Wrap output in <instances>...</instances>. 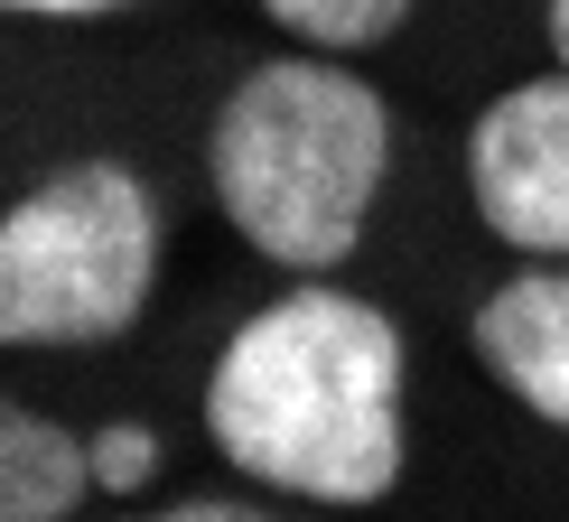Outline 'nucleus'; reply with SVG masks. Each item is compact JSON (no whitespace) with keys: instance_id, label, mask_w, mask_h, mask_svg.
Instances as JSON below:
<instances>
[{"instance_id":"6e6552de","label":"nucleus","mask_w":569,"mask_h":522,"mask_svg":"<svg viewBox=\"0 0 569 522\" xmlns=\"http://www.w3.org/2000/svg\"><path fill=\"white\" fill-rule=\"evenodd\" d=\"M150 466H159V439L140 430V420H122V430H103V439H93V476H103V494L150 485Z\"/></svg>"},{"instance_id":"7ed1b4c3","label":"nucleus","mask_w":569,"mask_h":522,"mask_svg":"<svg viewBox=\"0 0 569 522\" xmlns=\"http://www.w3.org/2000/svg\"><path fill=\"white\" fill-rule=\"evenodd\" d=\"M159 299V187L131 159H66L0 215V337L112 345Z\"/></svg>"},{"instance_id":"20e7f679","label":"nucleus","mask_w":569,"mask_h":522,"mask_svg":"<svg viewBox=\"0 0 569 522\" xmlns=\"http://www.w3.org/2000/svg\"><path fill=\"white\" fill-rule=\"evenodd\" d=\"M467 205L505 252L569 261V66L505 84L467 122Z\"/></svg>"},{"instance_id":"423d86ee","label":"nucleus","mask_w":569,"mask_h":522,"mask_svg":"<svg viewBox=\"0 0 569 522\" xmlns=\"http://www.w3.org/2000/svg\"><path fill=\"white\" fill-rule=\"evenodd\" d=\"M84 494H103L93 476V439H76L66 420L10 401L0 411V522H76Z\"/></svg>"},{"instance_id":"0eeeda50","label":"nucleus","mask_w":569,"mask_h":522,"mask_svg":"<svg viewBox=\"0 0 569 522\" xmlns=\"http://www.w3.org/2000/svg\"><path fill=\"white\" fill-rule=\"evenodd\" d=\"M252 10H262L280 38H299V47L355 57V47H383L401 19H411V0H252Z\"/></svg>"},{"instance_id":"9b49d317","label":"nucleus","mask_w":569,"mask_h":522,"mask_svg":"<svg viewBox=\"0 0 569 522\" xmlns=\"http://www.w3.org/2000/svg\"><path fill=\"white\" fill-rule=\"evenodd\" d=\"M551 47H560V66H569V0H551Z\"/></svg>"},{"instance_id":"f257e3e1","label":"nucleus","mask_w":569,"mask_h":522,"mask_svg":"<svg viewBox=\"0 0 569 522\" xmlns=\"http://www.w3.org/2000/svg\"><path fill=\"white\" fill-rule=\"evenodd\" d=\"M401 401H411V345L392 308L337 280H290L224 337L206 373V439L271 494L373 513L411 466Z\"/></svg>"},{"instance_id":"1a4fd4ad","label":"nucleus","mask_w":569,"mask_h":522,"mask_svg":"<svg viewBox=\"0 0 569 522\" xmlns=\"http://www.w3.org/2000/svg\"><path fill=\"white\" fill-rule=\"evenodd\" d=\"M122 522H299V513L233 504V494H197V504H159V513H122Z\"/></svg>"},{"instance_id":"9d476101","label":"nucleus","mask_w":569,"mask_h":522,"mask_svg":"<svg viewBox=\"0 0 569 522\" xmlns=\"http://www.w3.org/2000/svg\"><path fill=\"white\" fill-rule=\"evenodd\" d=\"M19 19H112V10H131V0H10Z\"/></svg>"},{"instance_id":"f03ea898","label":"nucleus","mask_w":569,"mask_h":522,"mask_svg":"<svg viewBox=\"0 0 569 522\" xmlns=\"http://www.w3.org/2000/svg\"><path fill=\"white\" fill-rule=\"evenodd\" d=\"M392 178V103L355 57L299 47L233 76L206 122V197L271 271L327 280L355 261Z\"/></svg>"},{"instance_id":"39448f33","label":"nucleus","mask_w":569,"mask_h":522,"mask_svg":"<svg viewBox=\"0 0 569 522\" xmlns=\"http://www.w3.org/2000/svg\"><path fill=\"white\" fill-rule=\"evenodd\" d=\"M467 345L505 401H523L541 430H569V261L495 280L467 318Z\"/></svg>"}]
</instances>
